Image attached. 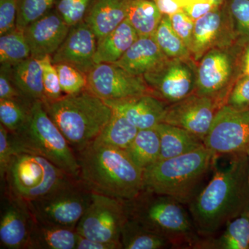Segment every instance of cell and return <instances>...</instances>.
<instances>
[{"instance_id": "11", "label": "cell", "mask_w": 249, "mask_h": 249, "mask_svg": "<svg viewBox=\"0 0 249 249\" xmlns=\"http://www.w3.org/2000/svg\"><path fill=\"white\" fill-rule=\"evenodd\" d=\"M204 145L217 157L247 153L249 147V109L223 106L214 116Z\"/></svg>"}, {"instance_id": "24", "label": "cell", "mask_w": 249, "mask_h": 249, "mask_svg": "<svg viewBox=\"0 0 249 249\" xmlns=\"http://www.w3.org/2000/svg\"><path fill=\"white\" fill-rule=\"evenodd\" d=\"M14 84L24 98L31 102H46L42 65L39 59L29 58L12 65Z\"/></svg>"}, {"instance_id": "23", "label": "cell", "mask_w": 249, "mask_h": 249, "mask_svg": "<svg viewBox=\"0 0 249 249\" xmlns=\"http://www.w3.org/2000/svg\"><path fill=\"white\" fill-rule=\"evenodd\" d=\"M139 36L127 19L115 29L97 42L95 62L116 63L119 61Z\"/></svg>"}, {"instance_id": "33", "label": "cell", "mask_w": 249, "mask_h": 249, "mask_svg": "<svg viewBox=\"0 0 249 249\" xmlns=\"http://www.w3.org/2000/svg\"><path fill=\"white\" fill-rule=\"evenodd\" d=\"M31 57L23 29H16L0 36V63L14 65Z\"/></svg>"}, {"instance_id": "28", "label": "cell", "mask_w": 249, "mask_h": 249, "mask_svg": "<svg viewBox=\"0 0 249 249\" xmlns=\"http://www.w3.org/2000/svg\"><path fill=\"white\" fill-rule=\"evenodd\" d=\"M163 16L153 0H130L126 19L139 37H153Z\"/></svg>"}, {"instance_id": "43", "label": "cell", "mask_w": 249, "mask_h": 249, "mask_svg": "<svg viewBox=\"0 0 249 249\" xmlns=\"http://www.w3.org/2000/svg\"><path fill=\"white\" fill-rule=\"evenodd\" d=\"M21 96H23L18 91L13 80L12 65L1 64L0 69V99H10Z\"/></svg>"}, {"instance_id": "32", "label": "cell", "mask_w": 249, "mask_h": 249, "mask_svg": "<svg viewBox=\"0 0 249 249\" xmlns=\"http://www.w3.org/2000/svg\"><path fill=\"white\" fill-rule=\"evenodd\" d=\"M153 37L168 58L193 60L189 49L174 31L169 16L163 15Z\"/></svg>"}, {"instance_id": "39", "label": "cell", "mask_w": 249, "mask_h": 249, "mask_svg": "<svg viewBox=\"0 0 249 249\" xmlns=\"http://www.w3.org/2000/svg\"><path fill=\"white\" fill-rule=\"evenodd\" d=\"M169 17L174 31L191 52L195 21L192 19L183 9L170 15Z\"/></svg>"}, {"instance_id": "47", "label": "cell", "mask_w": 249, "mask_h": 249, "mask_svg": "<svg viewBox=\"0 0 249 249\" xmlns=\"http://www.w3.org/2000/svg\"><path fill=\"white\" fill-rule=\"evenodd\" d=\"M241 76H249V42L242 45L240 58Z\"/></svg>"}, {"instance_id": "26", "label": "cell", "mask_w": 249, "mask_h": 249, "mask_svg": "<svg viewBox=\"0 0 249 249\" xmlns=\"http://www.w3.org/2000/svg\"><path fill=\"white\" fill-rule=\"evenodd\" d=\"M139 129L124 116L114 112L92 144L126 150L133 142Z\"/></svg>"}, {"instance_id": "2", "label": "cell", "mask_w": 249, "mask_h": 249, "mask_svg": "<svg viewBox=\"0 0 249 249\" xmlns=\"http://www.w3.org/2000/svg\"><path fill=\"white\" fill-rule=\"evenodd\" d=\"M76 155L80 179L92 193L127 201L143 191V170L126 150L91 143Z\"/></svg>"}, {"instance_id": "16", "label": "cell", "mask_w": 249, "mask_h": 249, "mask_svg": "<svg viewBox=\"0 0 249 249\" xmlns=\"http://www.w3.org/2000/svg\"><path fill=\"white\" fill-rule=\"evenodd\" d=\"M97 37L85 20L71 27L66 39L52 55L55 63H65L88 74L95 62Z\"/></svg>"}, {"instance_id": "40", "label": "cell", "mask_w": 249, "mask_h": 249, "mask_svg": "<svg viewBox=\"0 0 249 249\" xmlns=\"http://www.w3.org/2000/svg\"><path fill=\"white\" fill-rule=\"evenodd\" d=\"M226 105L237 109H249V76H240L237 79Z\"/></svg>"}, {"instance_id": "21", "label": "cell", "mask_w": 249, "mask_h": 249, "mask_svg": "<svg viewBox=\"0 0 249 249\" xmlns=\"http://www.w3.org/2000/svg\"><path fill=\"white\" fill-rule=\"evenodd\" d=\"M166 58L153 37H139L114 64L131 74L143 76Z\"/></svg>"}, {"instance_id": "9", "label": "cell", "mask_w": 249, "mask_h": 249, "mask_svg": "<svg viewBox=\"0 0 249 249\" xmlns=\"http://www.w3.org/2000/svg\"><path fill=\"white\" fill-rule=\"evenodd\" d=\"M92 192L74 179L48 196L28 204L33 216L52 225L76 229L89 206Z\"/></svg>"}, {"instance_id": "3", "label": "cell", "mask_w": 249, "mask_h": 249, "mask_svg": "<svg viewBox=\"0 0 249 249\" xmlns=\"http://www.w3.org/2000/svg\"><path fill=\"white\" fill-rule=\"evenodd\" d=\"M216 158L204 145L178 157L157 160L143 170L144 190L190 204Z\"/></svg>"}, {"instance_id": "19", "label": "cell", "mask_w": 249, "mask_h": 249, "mask_svg": "<svg viewBox=\"0 0 249 249\" xmlns=\"http://www.w3.org/2000/svg\"><path fill=\"white\" fill-rule=\"evenodd\" d=\"M114 111L130 121L139 129L155 128L163 121L167 106L153 94H142L104 101Z\"/></svg>"}, {"instance_id": "15", "label": "cell", "mask_w": 249, "mask_h": 249, "mask_svg": "<svg viewBox=\"0 0 249 249\" xmlns=\"http://www.w3.org/2000/svg\"><path fill=\"white\" fill-rule=\"evenodd\" d=\"M237 43L226 1L195 22L191 53L197 63L215 47Z\"/></svg>"}, {"instance_id": "30", "label": "cell", "mask_w": 249, "mask_h": 249, "mask_svg": "<svg viewBox=\"0 0 249 249\" xmlns=\"http://www.w3.org/2000/svg\"><path fill=\"white\" fill-rule=\"evenodd\" d=\"M129 157L142 170L160 160V138L155 128L139 129L128 148Z\"/></svg>"}, {"instance_id": "22", "label": "cell", "mask_w": 249, "mask_h": 249, "mask_svg": "<svg viewBox=\"0 0 249 249\" xmlns=\"http://www.w3.org/2000/svg\"><path fill=\"white\" fill-rule=\"evenodd\" d=\"M78 236L76 229L47 224L34 217L27 249H76Z\"/></svg>"}, {"instance_id": "41", "label": "cell", "mask_w": 249, "mask_h": 249, "mask_svg": "<svg viewBox=\"0 0 249 249\" xmlns=\"http://www.w3.org/2000/svg\"><path fill=\"white\" fill-rule=\"evenodd\" d=\"M18 0H0V36L16 28Z\"/></svg>"}, {"instance_id": "45", "label": "cell", "mask_w": 249, "mask_h": 249, "mask_svg": "<svg viewBox=\"0 0 249 249\" xmlns=\"http://www.w3.org/2000/svg\"><path fill=\"white\" fill-rule=\"evenodd\" d=\"M121 242H101L89 240L78 235L76 249H121Z\"/></svg>"}, {"instance_id": "44", "label": "cell", "mask_w": 249, "mask_h": 249, "mask_svg": "<svg viewBox=\"0 0 249 249\" xmlns=\"http://www.w3.org/2000/svg\"><path fill=\"white\" fill-rule=\"evenodd\" d=\"M217 4H214L211 0H204V1H197V2L193 3L191 5L185 6L183 8V11L192 19L196 22V19L207 14L210 11L217 8Z\"/></svg>"}, {"instance_id": "4", "label": "cell", "mask_w": 249, "mask_h": 249, "mask_svg": "<svg viewBox=\"0 0 249 249\" xmlns=\"http://www.w3.org/2000/svg\"><path fill=\"white\" fill-rule=\"evenodd\" d=\"M44 106L76 154L92 143L114 114L103 100L87 89Z\"/></svg>"}, {"instance_id": "42", "label": "cell", "mask_w": 249, "mask_h": 249, "mask_svg": "<svg viewBox=\"0 0 249 249\" xmlns=\"http://www.w3.org/2000/svg\"><path fill=\"white\" fill-rule=\"evenodd\" d=\"M15 154L10 133L2 124H0V176L4 180L10 163Z\"/></svg>"}, {"instance_id": "38", "label": "cell", "mask_w": 249, "mask_h": 249, "mask_svg": "<svg viewBox=\"0 0 249 249\" xmlns=\"http://www.w3.org/2000/svg\"><path fill=\"white\" fill-rule=\"evenodd\" d=\"M93 0H56L55 9L70 26L84 20Z\"/></svg>"}, {"instance_id": "10", "label": "cell", "mask_w": 249, "mask_h": 249, "mask_svg": "<svg viewBox=\"0 0 249 249\" xmlns=\"http://www.w3.org/2000/svg\"><path fill=\"white\" fill-rule=\"evenodd\" d=\"M127 217L125 201L92 193L76 231L89 240L121 243V229Z\"/></svg>"}, {"instance_id": "12", "label": "cell", "mask_w": 249, "mask_h": 249, "mask_svg": "<svg viewBox=\"0 0 249 249\" xmlns=\"http://www.w3.org/2000/svg\"><path fill=\"white\" fill-rule=\"evenodd\" d=\"M196 63L193 60L166 58L142 77L157 98L178 102L196 91Z\"/></svg>"}, {"instance_id": "49", "label": "cell", "mask_w": 249, "mask_h": 249, "mask_svg": "<svg viewBox=\"0 0 249 249\" xmlns=\"http://www.w3.org/2000/svg\"><path fill=\"white\" fill-rule=\"evenodd\" d=\"M211 1H212L214 4H217V6H220V5L225 3L226 0H211Z\"/></svg>"}, {"instance_id": "34", "label": "cell", "mask_w": 249, "mask_h": 249, "mask_svg": "<svg viewBox=\"0 0 249 249\" xmlns=\"http://www.w3.org/2000/svg\"><path fill=\"white\" fill-rule=\"evenodd\" d=\"M236 41L240 45L249 42V0H226Z\"/></svg>"}, {"instance_id": "48", "label": "cell", "mask_w": 249, "mask_h": 249, "mask_svg": "<svg viewBox=\"0 0 249 249\" xmlns=\"http://www.w3.org/2000/svg\"><path fill=\"white\" fill-rule=\"evenodd\" d=\"M173 1L176 2L182 9L185 6L197 2V1H204V0H173Z\"/></svg>"}, {"instance_id": "35", "label": "cell", "mask_w": 249, "mask_h": 249, "mask_svg": "<svg viewBox=\"0 0 249 249\" xmlns=\"http://www.w3.org/2000/svg\"><path fill=\"white\" fill-rule=\"evenodd\" d=\"M56 0H18L16 27L24 30L52 10Z\"/></svg>"}, {"instance_id": "8", "label": "cell", "mask_w": 249, "mask_h": 249, "mask_svg": "<svg viewBox=\"0 0 249 249\" xmlns=\"http://www.w3.org/2000/svg\"><path fill=\"white\" fill-rule=\"evenodd\" d=\"M242 49V45L235 43L206 52L196 65L195 93L213 98L222 106L226 105L241 76Z\"/></svg>"}, {"instance_id": "52", "label": "cell", "mask_w": 249, "mask_h": 249, "mask_svg": "<svg viewBox=\"0 0 249 249\" xmlns=\"http://www.w3.org/2000/svg\"><path fill=\"white\" fill-rule=\"evenodd\" d=\"M248 214H249V213Z\"/></svg>"}, {"instance_id": "17", "label": "cell", "mask_w": 249, "mask_h": 249, "mask_svg": "<svg viewBox=\"0 0 249 249\" xmlns=\"http://www.w3.org/2000/svg\"><path fill=\"white\" fill-rule=\"evenodd\" d=\"M71 27L57 12H49L24 29L31 56L37 59L52 55L63 43Z\"/></svg>"}, {"instance_id": "6", "label": "cell", "mask_w": 249, "mask_h": 249, "mask_svg": "<svg viewBox=\"0 0 249 249\" xmlns=\"http://www.w3.org/2000/svg\"><path fill=\"white\" fill-rule=\"evenodd\" d=\"M10 137L15 153L29 152L42 156L72 178L80 179L76 153L49 116L42 101L33 103L27 124L17 133H10Z\"/></svg>"}, {"instance_id": "5", "label": "cell", "mask_w": 249, "mask_h": 249, "mask_svg": "<svg viewBox=\"0 0 249 249\" xmlns=\"http://www.w3.org/2000/svg\"><path fill=\"white\" fill-rule=\"evenodd\" d=\"M182 204L170 196L146 190L125 201L129 218L167 239L173 247L196 249L201 240Z\"/></svg>"}, {"instance_id": "25", "label": "cell", "mask_w": 249, "mask_h": 249, "mask_svg": "<svg viewBox=\"0 0 249 249\" xmlns=\"http://www.w3.org/2000/svg\"><path fill=\"white\" fill-rule=\"evenodd\" d=\"M160 138V160H167L188 153L204 145L200 139L186 129L160 123L156 126Z\"/></svg>"}, {"instance_id": "29", "label": "cell", "mask_w": 249, "mask_h": 249, "mask_svg": "<svg viewBox=\"0 0 249 249\" xmlns=\"http://www.w3.org/2000/svg\"><path fill=\"white\" fill-rule=\"evenodd\" d=\"M121 242L124 249H160L173 247L167 239L147 230L129 217L121 229Z\"/></svg>"}, {"instance_id": "13", "label": "cell", "mask_w": 249, "mask_h": 249, "mask_svg": "<svg viewBox=\"0 0 249 249\" xmlns=\"http://www.w3.org/2000/svg\"><path fill=\"white\" fill-rule=\"evenodd\" d=\"M87 90L103 101L154 95L143 77L131 74L116 64H97L87 74Z\"/></svg>"}, {"instance_id": "31", "label": "cell", "mask_w": 249, "mask_h": 249, "mask_svg": "<svg viewBox=\"0 0 249 249\" xmlns=\"http://www.w3.org/2000/svg\"><path fill=\"white\" fill-rule=\"evenodd\" d=\"M33 103L23 96L0 99V121L10 133H17L24 127Z\"/></svg>"}, {"instance_id": "14", "label": "cell", "mask_w": 249, "mask_h": 249, "mask_svg": "<svg viewBox=\"0 0 249 249\" xmlns=\"http://www.w3.org/2000/svg\"><path fill=\"white\" fill-rule=\"evenodd\" d=\"M222 107L213 98L193 93L167 106L162 123L186 129L204 142Z\"/></svg>"}, {"instance_id": "27", "label": "cell", "mask_w": 249, "mask_h": 249, "mask_svg": "<svg viewBox=\"0 0 249 249\" xmlns=\"http://www.w3.org/2000/svg\"><path fill=\"white\" fill-rule=\"evenodd\" d=\"M198 249H249V216L243 214L226 225V230L217 239L201 240Z\"/></svg>"}, {"instance_id": "1", "label": "cell", "mask_w": 249, "mask_h": 249, "mask_svg": "<svg viewBox=\"0 0 249 249\" xmlns=\"http://www.w3.org/2000/svg\"><path fill=\"white\" fill-rule=\"evenodd\" d=\"M225 168L217 170L207 186L189 204L199 235L209 237L227 223L249 213V158L232 155Z\"/></svg>"}, {"instance_id": "46", "label": "cell", "mask_w": 249, "mask_h": 249, "mask_svg": "<svg viewBox=\"0 0 249 249\" xmlns=\"http://www.w3.org/2000/svg\"><path fill=\"white\" fill-rule=\"evenodd\" d=\"M153 1L163 15L170 16L181 9V8L173 0H153Z\"/></svg>"}, {"instance_id": "36", "label": "cell", "mask_w": 249, "mask_h": 249, "mask_svg": "<svg viewBox=\"0 0 249 249\" xmlns=\"http://www.w3.org/2000/svg\"><path fill=\"white\" fill-rule=\"evenodd\" d=\"M60 86L65 95H74L87 89V74L65 63H55Z\"/></svg>"}, {"instance_id": "20", "label": "cell", "mask_w": 249, "mask_h": 249, "mask_svg": "<svg viewBox=\"0 0 249 249\" xmlns=\"http://www.w3.org/2000/svg\"><path fill=\"white\" fill-rule=\"evenodd\" d=\"M130 0H93L84 20L97 41L115 29L127 16Z\"/></svg>"}, {"instance_id": "51", "label": "cell", "mask_w": 249, "mask_h": 249, "mask_svg": "<svg viewBox=\"0 0 249 249\" xmlns=\"http://www.w3.org/2000/svg\"></svg>"}, {"instance_id": "18", "label": "cell", "mask_w": 249, "mask_h": 249, "mask_svg": "<svg viewBox=\"0 0 249 249\" xmlns=\"http://www.w3.org/2000/svg\"><path fill=\"white\" fill-rule=\"evenodd\" d=\"M6 196L0 219L1 248L27 249L34 217L27 203Z\"/></svg>"}, {"instance_id": "7", "label": "cell", "mask_w": 249, "mask_h": 249, "mask_svg": "<svg viewBox=\"0 0 249 249\" xmlns=\"http://www.w3.org/2000/svg\"><path fill=\"white\" fill-rule=\"evenodd\" d=\"M74 179L45 157L22 151L14 154L4 181L6 196L29 204Z\"/></svg>"}, {"instance_id": "37", "label": "cell", "mask_w": 249, "mask_h": 249, "mask_svg": "<svg viewBox=\"0 0 249 249\" xmlns=\"http://www.w3.org/2000/svg\"><path fill=\"white\" fill-rule=\"evenodd\" d=\"M42 68L46 103L56 101L65 96L60 86L58 71L52 61V56L45 55L39 59Z\"/></svg>"}, {"instance_id": "50", "label": "cell", "mask_w": 249, "mask_h": 249, "mask_svg": "<svg viewBox=\"0 0 249 249\" xmlns=\"http://www.w3.org/2000/svg\"><path fill=\"white\" fill-rule=\"evenodd\" d=\"M247 155H248V157L249 158V147L248 150H247Z\"/></svg>"}]
</instances>
